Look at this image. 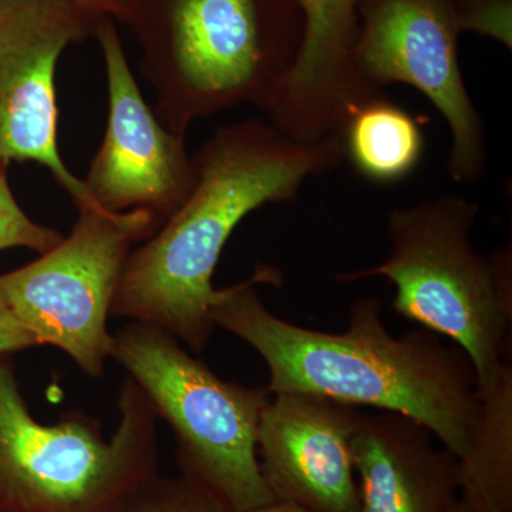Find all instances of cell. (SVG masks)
Segmentation results:
<instances>
[{
  "mask_svg": "<svg viewBox=\"0 0 512 512\" xmlns=\"http://www.w3.org/2000/svg\"><path fill=\"white\" fill-rule=\"evenodd\" d=\"M281 274L258 266L247 281L217 289L215 326L248 343L269 370L266 390L308 393L396 413L423 424L441 446L466 454L478 413L477 373L454 343L420 328L394 336L376 296L357 299L345 332L303 328L274 315L256 286Z\"/></svg>",
  "mask_w": 512,
  "mask_h": 512,
  "instance_id": "cell-1",
  "label": "cell"
},
{
  "mask_svg": "<svg viewBox=\"0 0 512 512\" xmlns=\"http://www.w3.org/2000/svg\"><path fill=\"white\" fill-rule=\"evenodd\" d=\"M192 160L194 187L128 255L111 315L156 326L201 353L215 329L212 276L232 232L265 205L295 201L345 156L339 137L298 141L249 119L218 128Z\"/></svg>",
  "mask_w": 512,
  "mask_h": 512,
  "instance_id": "cell-2",
  "label": "cell"
},
{
  "mask_svg": "<svg viewBox=\"0 0 512 512\" xmlns=\"http://www.w3.org/2000/svg\"><path fill=\"white\" fill-rule=\"evenodd\" d=\"M141 72L156 114L185 137L197 120L249 104L264 111L303 37L296 0H136Z\"/></svg>",
  "mask_w": 512,
  "mask_h": 512,
  "instance_id": "cell-3",
  "label": "cell"
},
{
  "mask_svg": "<svg viewBox=\"0 0 512 512\" xmlns=\"http://www.w3.org/2000/svg\"><path fill=\"white\" fill-rule=\"evenodd\" d=\"M480 205L441 194L390 212L383 262L340 274L342 284L386 278L393 309L420 328L450 340L468 356L477 386L500 369L512 322V252L483 254L473 231Z\"/></svg>",
  "mask_w": 512,
  "mask_h": 512,
  "instance_id": "cell-4",
  "label": "cell"
},
{
  "mask_svg": "<svg viewBox=\"0 0 512 512\" xmlns=\"http://www.w3.org/2000/svg\"><path fill=\"white\" fill-rule=\"evenodd\" d=\"M119 426L69 412L33 419L10 355H0V512H113L157 474L156 410L131 377L121 384Z\"/></svg>",
  "mask_w": 512,
  "mask_h": 512,
  "instance_id": "cell-5",
  "label": "cell"
},
{
  "mask_svg": "<svg viewBox=\"0 0 512 512\" xmlns=\"http://www.w3.org/2000/svg\"><path fill=\"white\" fill-rule=\"evenodd\" d=\"M110 359L127 370L177 441L181 476L214 495L229 512L275 503L258 460L266 387L227 382L170 333L131 322L113 335Z\"/></svg>",
  "mask_w": 512,
  "mask_h": 512,
  "instance_id": "cell-6",
  "label": "cell"
},
{
  "mask_svg": "<svg viewBox=\"0 0 512 512\" xmlns=\"http://www.w3.org/2000/svg\"><path fill=\"white\" fill-rule=\"evenodd\" d=\"M160 225L146 211H79L56 248L0 275V305L37 345L63 350L87 376H103L113 349L107 322L131 245Z\"/></svg>",
  "mask_w": 512,
  "mask_h": 512,
  "instance_id": "cell-7",
  "label": "cell"
},
{
  "mask_svg": "<svg viewBox=\"0 0 512 512\" xmlns=\"http://www.w3.org/2000/svg\"><path fill=\"white\" fill-rule=\"evenodd\" d=\"M460 33L451 0H362L355 59L376 89L407 84L439 110L451 137L448 174L474 185L487 170V136L461 73Z\"/></svg>",
  "mask_w": 512,
  "mask_h": 512,
  "instance_id": "cell-8",
  "label": "cell"
},
{
  "mask_svg": "<svg viewBox=\"0 0 512 512\" xmlns=\"http://www.w3.org/2000/svg\"><path fill=\"white\" fill-rule=\"evenodd\" d=\"M99 19L69 0H0V165H43L79 211L100 208L60 156L55 73Z\"/></svg>",
  "mask_w": 512,
  "mask_h": 512,
  "instance_id": "cell-9",
  "label": "cell"
},
{
  "mask_svg": "<svg viewBox=\"0 0 512 512\" xmlns=\"http://www.w3.org/2000/svg\"><path fill=\"white\" fill-rule=\"evenodd\" d=\"M94 35L106 64L109 120L84 187L101 211H146L163 224L194 187V160L185 137L148 107L113 19L97 20Z\"/></svg>",
  "mask_w": 512,
  "mask_h": 512,
  "instance_id": "cell-10",
  "label": "cell"
},
{
  "mask_svg": "<svg viewBox=\"0 0 512 512\" xmlns=\"http://www.w3.org/2000/svg\"><path fill=\"white\" fill-rule=\"evenodd\" d=\"M363 414L316 394H271L256 448L275 500L311 512H359L352 441Z\"/></svg>",
  "mask_w": 512,
  "mask_h": 512,
  "instance_id": "cell-11",
  "label": "cell"
},
{
  "mask_svg": "<svg viewBox=\"0 0 512 512\" xmlns=\"http://www.w3.org/2000/svg\"><path fill=\"white\" fill-rule=\"evenodd\" d=\"M362 0H296L303 19L298 55L264 113L298 141L339 137L350 114L386 96L357 69L355 47Z\"/></svg>",
  "mask_w": 512,
  "mask_h": 512,
  "instance_id": "cell-12",
  "label": "cell"
},
{
  "mask_svg": "<svg viewBox=\"0 0 512 512\" xmlns=\"http://www.w3.org/2000/svg\"><path fill=\"white\" fill-rule=\"evenodd\" d=\"M434 439L409 417L363 414L352 441L359 512H454L458 458Z\"/></svg>",
  "mask_w": 512,
  "mask_h": 512,
  "instance_id": "cell-13",
  "label": "cell"
},
{
  "mask_svg": "<svg viewBox=\"0 0 512 512\" xmlns=\"http://www.w3.org/2000/svg\"><path fill=\"white\" fill-rule=\"evenodd\" d=\"M478 413L466 454L458 458L461 495L481 512H512V366L477 386Z\"/></svg>",
  "mask_w": 512,
  "mask_h": 512,
  "instance_id": "cell-14",
  "label": "cell"
},
{
  "mask_svg": "<svg viewBox=\"0 0 512 512\" xmlns=\"http://www.w3.org/2000/svg\"><path fill=\"white\" fill-rule=\"evenodd\" d=\"M339 138L345 161L363 180L377 185L407 180L426 153V137L419 121L386 96L353 111Z\"/></svg>",
  "mask_w": 512,
  "mask_h": 512,
  "instance_id": "cell-15",
  "label": "cell"
},
{
  "mask_svg": "<svg viewBox=\"0 0 512 512\" xmlns=\"http://www.w3.org/2000/svg\"><path fill=\"white\" fill-rule=\"evenodd\" d=\"M113 512H229L207 490L181 477L154 474Z\"/></svg>",
  "mask_w": 512,
  "mask_h": 512,
  "instance_id": "cell-16",
  "label": "cell"
},
{
  "mask_svg": "<svg viewBox=\"0 0 512 512\" xmlns=\"http://www.w3.org/2000/svg\"><path fill=\"white\" fill-rule=\"evenodd\" d=\"M2 168L0 165V251L28 248L40 255L52 251L64 235L30 220L13 197Z\"/></svg>",
  "mask_w": 512,
  "mask_h": 512,
  "instance_id": "cell-17",
  "label": "cell"
},
{
  "mask_svg": "<svg viewBox=\"0 0 512 512\" xmlns=\"http://www.w3.org/2000/svg\"><path fill=\"white\" fill-rule=\"evenodd\" d=\"M461 32H474L512 45V0H451Z\"/></svg>",
  "mask_w": 512,
  "mask_h": 512,
  "instance_id": "cell-18",
  "label": "cell"
},
{
  "mask_svg": "<svg viewBox=\"0 0 512 512\" xmlns=\"http://www.w3.org/2000/svg\"><path fill=\"white\" fill-rule=\"evenodd\" d=\"M33 346H39L36 339L0 305V355H12Z\"/></svg>",
  "mask_w": 512,
  "mask_h": 512,
  "instance_id": "cell-19",
  "label": "cell"
},
{
  "mask_svg": "<svg viewBox=\"0 0 512 512\" xmlns=\"http://www.w3.org/2000/svg\"><path fill=\"white\" fill-rule=\"evenodd\" d=\"M69 2L96 18L120 19L123 22H130L136 8V0H69Z\"/></svg>",
  "mask_w": 512,
  "mask_h": 512,
  "instance_id": "cell-20",
  "label": "cell"
},
{
  "mask_svg": "<svg viewBox=\"0 0 512 512\" xmlns=\"http://www.w3.org/2000/svg\"><path fill=\"white\" fill-rule=\"evenodd\" d=\"M252 512H311L305 508L298 507V505L291 503H284V501H275V503L266 505V507L259 508V510Z\"/></svg>",
  "mask_w": 512,
  "mask_h": 512,
  "instance_id": "cell-21",
  "label": "cell"
},
{
  "mask_svg": "<svg viewBox=\"0 0 512 512\" xmlns=\"http://www.w3.org/2000/svg\"><path fill=\"white\" fill-rule=\"evenodd\" d=\"M454 512H481L478 510L476 505L471 503V500H468L467 497H464V495H460V498H458L456 508H454Z\"/></svg>",
  "mask_w": 512,
  "mask_h": 512,
  "instance_id": "cell-22",
  "label": "cell"
}]
</instances>
